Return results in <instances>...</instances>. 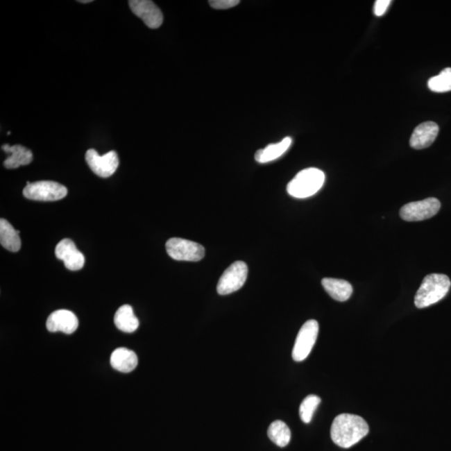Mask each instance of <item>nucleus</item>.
<instances>
[{
	"label": "nucleus",
	"mask_w": 451,
	"mask_h": 451,
	"mask_svg": "<svg viewBox=\"0 0 451 451\" xmlns=\"http://www.w3.org/2000/svg\"><path fill=\"white\" fill-rule=\"evenodd\" d=\"M367 422L359 416L341 414L335 418L331 426V439L342 448H350L368 433Z\"/></svg>",
	"instance_id": "1"
},
{
	"label": "nucleus",
	"mask_w": 451,
	"mask_h": 451,
	"mask_svg": "<svg viewBox=\"0 0 451 451\" xmlns=\"http://www.w3.org/2000/svg\"><path fill=\"white\" fill-rule=\"evenodd\" d=\"M451 282L448 276L441 273H432L426 276L417 291L415 303L418 309H424L441 301L446 296Z\"/></svg>",
	"instance_id": "2"
},
{
	"label": "nucleus",
	"mask_w": 451,
	"mask_h": 451,
	"mask_svg": "<svg viewBox=\"0 0 451 451\" xmlns=\"http://www.w3.org/2000/svg\"><path fill=\"white\" fill-rule=\"evenodd\" d=\"M325 175L318 168H307L299 171L287 187V191L295 198H307L321 189Z\"/></svg>",
	"instance_id": "3"
},
{
	"label": "nucleus",
	"mask_w": 451,
	"mask_h": 451,
	"mask_svg": "<svg viewBox=\"0 0 451 451\" xmlns=\"http://www.w3.org/2000/svg\"><path fill=\"white\" fill-rule=\"evenodd\" d=\"M67 194V187L52 180L31 183L23 190V195L26 198L40 202H55L65 198Z\"/></svg>",
	"instance_id": "4"
},
{
	"label": "nucleus",
	"mask_w": 451,
	"mask_h": 451,
	"mask_svg": "<svg viewBox=\"0 0 451 451\" xmlns=\"http://www.w3.org/2000/svg\"><path fill=\"white\" fill-rule=\"evenodd\" d=\"M166 249L172 259L198 262L205 256V248L195 241L173 237L167 241Z\"/></svg>",
	"instance_id": "5"
},
{
	"label": "nucleus",
	"mask_w": 451,
	"mask_h": 451,
	"mask_svg": "<svg viewBox=\"0 0 451 451\" xmlns=\"http://www.w3.org/2000/svg\"><path fill=\"white\" fill-rule=\"evenodd\" d=\"M247 264L241 261L235 262L224 271L217 284V293L228 295L239 290L245 284L248 278Z\"/></svg>",
	"instance_id": "6"
},
{
	"label": "nucleus",
	"mask_w": 451,
	"mask_h": 451,
	"mask_svg": "<svg viewBox=\"0 0 451 451\" xmlns=\"http://www.w3.org/2000/svg\"><path fill=\"white\" fill-rule=\"evenodd\" d=\"M319 331L318 323L310 319L299 330L293 350V359L301 362L307 358L313 350Z\"/></svg>",
	"instance_id": "7"
},
{
	"label": "nucleus",
	"mask_w": 451,
	"mask_h": 451,
	"mask_svg": "<svg viewBox=\"0 0 451 451\" xmlns=\"http://www.w3.org/2000/svg\"><path fill=\"white\" fill-rule=\"evenodd\" d=\"M441 207V202L438 199L426 198L419 202L405 204L400 209V215L402 219L407 221H424L436 216Z\"/></svg>",
	"instance_id": "8"
},
{
	"label": "nucleus",
	"mask_w": 451,
	"mask_h": 451,
	"mask_svg": "<svg viewBox=\"0 0 451 451\" xmlns=\"http://www.w3.org/2000/svg\"><path fill=\"white\" fill-rule=\"evenodd\" d=\"M85 161L94 173L102 178H110L119 167L118 155L114 151L100 155L96 150L90 149L86 151Z\"/></svg>",
	"instance_id": "9"
},
{
	"label": "nucleus",
	"mask_w": 451,
	"mask_h": 451,
	"mask_svg": "<svg viewBox=\"0 0 451 451\" xmlns=\"http://www.w3.org/2000/svg\"><path fill=\"white\" fill-rule=\"evenodd\" d=\"M129 6L133 14L143 20L147 27L158 28L163 23L161 10L150 0H130Z\"/></svg>",
	"instance_id": "10"
},
{
	"label": "nucleus",
	"mask_w": 451,
	"mask_h": 451,
	"mask_svg": "<svg viewBox=\"0 0 451 451\" xmlns=\"http://www.w3.org/2000/svg\"><path fill=\"white\" fill-rule=\"evenodd\" d=\"M56 256L63 261L65 268L71 271H78L85 265V256L76 247L74 241L69 239H63L57 244Z\"/></svg>",
	"instance_id": "11"
},
{
	"label": "nucleus",
	"mask_w": 451,
	"mask_h": 451,
	"mask_svg": "<svg viewBox=\"0 0 451 451\" xmlns=\"http://www.w3.org/2000/svg\"><path fill=\"white\" fill-rule=\"evenodd\" d=\"M78 326H79V321L76 315L67 309L53 312L46 321L47 330L51 333L62 332L64 334H71L76 331Z\"/></svg>",
	"instance_id": "12"
},
{
	"label": "nucleus",
	"mask_w": 451,
	"mask_h": 451,
	"mask_svg": "<svg viewBox=\"0 0 451 451\" xmlns=\"http://www.w3.org/2000/svg\"><path fill=\"white\" fill-rule=\"evenodd\" d=\"M439 126L433 121L421 123L414 130L409 144L414 149L427 148L436 141L439 133Z\"/></svg>",
	"instance_id": "13"
},
{
	"label": "nucleus",
	"mask_w": 451,
	"mask_h": 451,
	"mask_svg": "<svg viewBox=\"0 0 451 451\" xmlns=\"http://www.w3.org/2000/svg\"><path fill=\"white\" fill-rule=\"evenodd\" d=\"M2 150L6 153L11 154L5 162L3 166L7 169H16L20 166H27L33 161V154L31 150L22 145L10 146L8 144L2 146Z\"/></svg>",
	"instance_id": "14"
},
{
	"label": "nucleus",
	"mask_w": 451,
	"mask_h": 451,
	"mask_svg": "<svg viewBox=\"0 0 451 451\" xmlns=\"http://www.w3.org/2000/svg\"><path fill=\"white\" fill-rule=\"evenodd\" d=\"M110 364L119 372L130 373L137 366V355L128 348H118L110 355Z\"/></svg>",
	"instance_id": "15"
},
{
	"label": "nucleus",
	"mask_w": 451,
	"mask_h": 451,
	"mask_svg": "<svg viewBox=\"0 0 451 451\" xmlns=\"http://www.w3.org/2000/svg\"><path fill=\"white\" fill-rule=\"evenodd\" d=\"M322 285L331 298L339 302L347 301L352 293V285L346 280L325 278L322 280Z\"/></svg>",
	"instance_id": "16"
},
{
	"label": "nucleus",
	"mask_w": 451,
	"mask_h": 451,
	"mask_svg": "<svg viewBox=\"0 0 451 451\" xmlns=\"http://www.w3.org/2000/svg\"><path fill=\"white\" fill-rule=\"evenodd\" d=\"M292 138L285 137L276 144H270L264 149L258 150L255 154L256 162L261 164L274 161L282 157L292 145Z\"/></svg>",
	"instance_id": "17"
},
{
	"label": "nucleus",
	"mask_w": 451,
	"mask_h": 451,
	"mask_svg": "<svg viewBox=\"0 0 451 451\" xmlns=\"http://www.w3.org/2000/svg\"><path fill=\"white\" fill-rule=\"evenodd\" d=\"M114 322L119 330L128 334L133 333L139 327V321L133 307L127 305L119 307L114 314Z\"/></svg>",
	"instance_id": "18"
},
{
	"label": "nucleus",
	"mask_w": 451,
	"mask_h": 451,
	"mask_svg": "<svg viewBox=\"0 0 451 451\" xmlns=\"http://www.w3.org/2000/svg\"><path fill=\"white\" fill-rule=\"evenodd\" d=\"M19 231H16L9 221L0 220V244L2 247L10 252H19L22 248V240L19 236Z\"/></svg>",
	"instance_id": "19"
},
{
	"label": "nucleus",
	"mask_w": 451,
	"mask_h": 451,
	"mask_svg": "<svg viewBox=\"0 0 451 451\" xmlns=\"http://www.w3.org/2000/svg\"><path fill=\"white\" fill-rule=\"evenodd\" d=\"M268 436L274 444L280 447L288 445L291 440V432L289 426L281 420L274 421L270 425Z\"/></svg>",
	"instance_id": "20"
},
{
	"label": "nucleus",
	"mask_w": 451,
	"mask_h": 451,
	"mask_svg": "<svg viewBox=\"0 0 451 451\" xmlns=\"http://www.w3.org/2000/svg\"><path fill=\"white\" fill-rule=\"evenodd\" d=\"M430 90L437 93L448 92L451 90V68H445L436 76L428 81Z\"/></svg>",
	"instance_id": "21"
},
{
	"label": "nucleus",
	"mask_w": 451,
	"mask_h": 451,
	"mask_svg": "<svg viewBox=\"0 0 451 451\" xmlns=\"http://www.w3.org/2000/svg\"><path fill=\"white\" fill-rule=\"evenodd\" d=\"M321 403V399L317 395H310L307 396L302 402L300 408H299V416L303 423H310L313 419L314 414L317 409L319 404Z\"/></svg>",
	"instance_id": "22"
},
{
	"label": "nucleus",
	"mask_w": 451,
	"mask_h": 451,
	"mask_svg": "<svg viewBox=\"0 0 451 451\" xmlns=\"http://www.w3.org/2000/svg\"><path fill=\"white\" fill-rule=\"evenodd\" d=\"M239 0H212L209 5L215 10H228L239 5Z\"/></svg>",
	"instance_id": "23"
},
{
	"label": "nucleus",
	"mask_w": 451,
	"mask_h": 451,
	"mask_svg": "<svg viewBox=\"0 0 451 451\" xmlns=\"http://www.w3.org/2000/svg\"><path fill=\"white\" fill-rule=\"evenodd\" d=\"M391 0H377L375 5L374 13L378 17L385 14L388 10L389 5H391Z\"/></svg>",
	"instance_id": "24"
},
{
	"label": "nucleus",
	"mask_w": 451,
	"mask_h": 451,
	"mask_svg": "<svg viewBox=\"0 0 451 451\" xmlns=\"http://www.w3.org/2000/svg\"><path fill=\"white\" fill-rule=\"evenodd\" d=\"M82 3H92V0H81V1H78Z\"/></svg>",
	"instance_id": "25"
}]
</instances>
